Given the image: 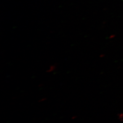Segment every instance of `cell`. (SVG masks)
<instances>
[{
    "instance_id": "6da1fadb",
    "label": "cell",
    "mask_w": 123,
    "mask_h": 123,
    "mask_svg": "<svg viewBox=\"0 0 123 123\" xmlns=\"http://www.w3.org/2000/svg\"><path fill=\"white\" fill-rule=\"evenodd\" d=\"M55 68H56V67L55 65H51V66H50V67H49V70L47 71V72H48V73H51V72H53V71L55 70Z\"/></svg>"
}]
</instances>
